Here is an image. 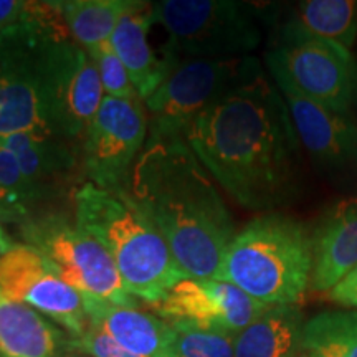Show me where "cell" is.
I'll return each mask as SVG.
<instances>
[{
    "label": "cell",
    "mask_w": 357,
    "mask_h": 357,
    "mask_svg": "<svg viewBox=\"0 0 357 357\" xmlns=\"http://www.w3.org/2000/svg\"><path fill=\"white\" fill-rule=\"evenodd\" d=\"M207 172L242 207L271 212L298 195L301 142L265 71L218 100L185 134Z\"/></svg>",
    "instance_id": "obj_1"
},
{
    "label": "cell",
    "mask_w": 357,
    "mask_h": 357,
    "mask_svg": "<svg viewBox=\"0 0 357 357\" xmlns=\"http://www.w3.org/2000/svg\"><path fill=\"white\" fill-rule=\"evenodd\" d=\"M102 100L95 61L58 2H30L29 17L0 33V139L33 129L78 139Z\"/></svg>",
    "instance_id": "obj_2"
},
{
    "label": "cell",
    "mask_w": 357,
    "mask_h": 357,
    "mask_svg": "<svg viewBox=\"0 0 357 357\" xmlns=\"http://www.w3.org/2000/svg\"><path fill=\"white\" fill-rule=\"evenodd\" d=\"M128 190L166 238L187 278H215L235 225L187 141L147 137Z\"/></svg>",
    "instance_id": "obj_3"
},
{
    "label": "cell",
    "mask_w": 357,
    "mask_h": 357,
    "mask_svg": "<svg viewBox=\"0 0 357 357\" xmlns=\"http://www.w3.org/2000/svg\"><path fill=\"white\" fill-rule=\"evenodd\" d=\"M75 223L91 235L118 268L132 298L159 305L187 276L166 238L128 189L84 182L75 190Z\"/></svg>",
    "instance_id": "obj_4"
},
{
    "label": "cell",
    "mask_w": 357,
    "mask_h": 357,
    "mask_svg": "<svg viewBox=\"0 0 357 357\" xmlns=\"http://www.w3.org/2000/svg\"><path fill=\"white\" fill-rule=\"evenodd\" d=\"M311 270V231L296 218L268 212L235 234L215 278L266 306H288L305 296Z\"/></svg>",
    "instance_id": "obj_5"
},
{
    "label": "cell",
    "mask_w": 357,
    "mask_h": 357,
    "mask_svg": "<svg viewBox=\"0 0 357 357\" xmlns=\"http://www.w3.org/2000/svg\"><path fill=\"white\" fill-rule=\"evenodd\" d=\"M154 24L169 35L167 65L184 58L250 56L263 40L260 7L236 0H160L153 6Z\"/></svg>",
    "instance_id": "obj_6"
},
{
    "label": "cell",
    "mask_w": 357,
    "mask_h": 357,
    "mask_svg": "<svg viewBox=\"0 0 357 357\" xmlns=\"http://www.w3.org/2000/svg\"><path fill=\"white\" fill-rule=\"evenodd\" d=\"M260 71L263 66L255 56L174 61L160 86L144 101L149 139H185L200 114Z\"/></svg>",
    "instance_id": "obj_7"
},
{
    "label": "cell",
    "mask_w": 357,
    "mask_h": 357,
    "mask_svg": "<svg viewBox=\"0 0 357 357\" xmlns=\"http://www.w3.org/2000/svg\"><path fill=\"white\" fill-rule=\"evenodd\" d=\"M24 243L37 248L84 298L118 306H137L124 288L106 250L86 231L58 212H35L19 225Z\"/></svg>",
    "instance_id": "obj_8"
},
{
    "label": "cell",
    "mask_w": 357,
    "mask_h": 357,
    "mask_svg": "<svg viewBox=\"0 0 357 357\" xmlns=\"http://www.w3.org/2000/svg\"><path fill=\"white\" fill-rule=\"evenodd\" d=\"M271 78L284 79L310 100L339 113H352L357 100L354 55L336 43L298 35H276L265 53Z\"/></svg>",
    "instance_id": "obj_9"
},
{
    "label": "cell",
    "mask_w": 357,
    "mask_h": 357,
    "mask_svg": "<svg viewBox=\"0 0 357 357\" xmlns=\"http://www.w3.org/2000/svg\"><path fill=\"white\" fill-rule=\"evenodd\" d=\"M0 294L33 307L61 326L71 339L82 337L89 328L83 294L71 287L42 252L26 243L2 248Z\"/></svg>",
    "instance_id": "obj_10"
},
{
    "label": "cell",
    "mask_w": 357,
    "mask_h": 357,
    "mask_svg": "<svg viewBox=\"0 0 357 357\" xmlns=\"http://www.w3.org/2000/svg\"><path fill=\"white\" fill-rule=\"evenodd\" d=\"M142 102L141 98L105 96L83 134L82 166L88 182L105 189H128L149 134Z\"/></svg>",
    "instance_id": "obj_11"
},
{
    "label": "cell",
    "mask_w": 357,
    "mask_h": 357,
    "mask_svg": "<svg viewBox=\"0 0 357 357\" xmlns=\"http://www.w3.org/2000/svg\"><path fill=\"white\" fill-rule=\"evenodd\" d=\"M268 307L235 284L217 278H185L159 305L158 316L167 324H189L236 336L255 323Z\"/></svg>",
    "instance_id": "obj_12"
},
{
    "label": "cell",
    "mask_w": 357,
    "mask_h": 357,
    "mask_svg": "<svg viewBox=\"0 0 357 357\" xmlns=\"http://www.w3.org/2000/svg\"><path fill=\"white\" fill-rule=\"evenodd\" d=\"M287 102L301 147L314 166L326 172L357 167V121L352 113L326 108L296 91L284 79L273 78Z\"/></svg>",
    "instance_id": "obj_13"
},
{
    "label": "cell",
    "mask_w": 357,
    "mask_h": 357,
    "mask_svg": "<svg viewBox=\"0 0 357 357\" xmlns=\"http://www.w3.org/2000/svg\"><path fill=\"white\" fill-rule=\"evenodd\" d=\"M310 288L326 293L357 266V194L331 205L311 231Z\"/></svg>",
    "instance_id": "obj_14"
},
{
    "label": "cell",
    "mask_w": 357,
    "mask_h": 357,
    "mask_svg": "<svg viewBox=\"0 0 357 357\" xmlns=\"http://www.w3.org/2000/svg\"><path fill=\"white\" fill-rule=\"evenodd\" d=\"M0 142L15 155L37 204L65 194L66 184L77 169V154L68 139L33 129L10 134Z\"/></svg>",
    "instance_id": "obj_15"
},
{
    "label": "cell",
    "mask_w": 357,
    "mask_h": 357,
    "mask_svg": "<svg viewBox=\"0 0 357 357\" xmlns=\"http://www.w3.org/2000/svg\"><path fill=\"white\" fill-rule=\"evenodd\" d=\"M84 307L89 324L98 326L137 357L171 354L172 328L158 314L137 310V306H118L95 298H84Z\"/></svg>",
    "instance_id": "obj_16"
},
{
    "label": "cell",
    "mask_w": 357,
    "mask_h": 357,
    "mask_svg": "<svg viewBox=\"0 0 357 357\" xmlns=\"http://www.w3.org/2000/svg\"><path fill=\"white\" fill-rule=\"evenodd\" d=\"M70 336L24 303L0 296V357H66Z\"/></svg>",
    "instance_id": "obj_17"
},
{
    "label": "cell",
    "mask_w": 357,
    "mask_h": 357,
    "mask_svg": "<svg viewBox=\"0 0 357 357\" xmlns=\"http://www.w3.org/2000/svg\"><path fill=\"white\" fill-rule=\"evenodd\" d=\"M151 6L153 2H142L129 12L116 26L109 40V47L126 66L142 101L153 95L167 75L166 60L155 55L149 43V30L154 25Z\"/></svg>",
    "instance_id": "obj_18"
},
{
    "label": "cell",
    "mask_w": 357,
    "mask_h": 357,
    "mask_svg": "<svg viewBox=\"0 0 357 357\" xmlns=\"http://www.w3.org/2000/svg\"><path fill=\"white\" fill-rule=\"evenodd\" d=\"M276 35L319 38L351 52L357 40V0H303L289 8Z\"/></svg>",
    "instance_id": "obj_19"
},
{
    "label": "cell",
    "mask_w": 357,
    "mask_h": 357,
    "mask_svg": "<svg viewBox=\"0 0 357 357\" xmlns=\"http://www.w3.org/2000/svg\"><path fill=\"white\" fill-rule=\"evenodd\" d=\"M305 319L298 305L270 306L234 337L235 357H298Z\"/></svg>",
    "instance_id": "obj_20"
},
{
    "label": "cell",
    "mask_w": 357,
    "mask_h": 357,
    "mask_svg": "<svg viewBox=\"0 0 357 357\" xmlns=\"http://www.w3.org/2000/svg\"><path fill=\"white\" fill-rule=\"evenodd\" d=\"M141 3V0H63L58 2V8L70 37L89 52L109 43L119 22Z\"/></svg>",
    "instance_id": "obj_21"
},
{
    "label": "cell",
    "mask_w": 357,
    "mask_h": 357,
    "mask_svg": "<svg viewBox=\"0 0 357 357\" xmlns=\"http://www.w3.org/2000/svg\"><path fill=\"white\" fill-rule=\"evenodd\" d=\"M301 351L310 357H357V311H323L303 328Z\"/></svg>",
    "instance_id": "obj_22"
},
{
    "label": "cell",
    "mask_w": 357,
    "mask_h": 357,
    "mask_svg": "<svg viewBox=\"0 0 357 357\" xmlns=\"http://www.w3.org/2000/svg\"><path fill=\"white\" fill-rule=\"evenodd\" d=\"M37 205L15 155L0 142V225L19 227L33 215Z\"/></svg>",
    "instance_id": "obj_23"
},
{
    "label": "cell",
    "mask_w": 357,
    "mask_h": 357,
    "mask_svg": "<svg viewBox=\"0 0 357 357\" xmlns=\"http://www.w3.org/2000/svg\"><path fill=\"white\" fill-rule=\"evenodd\" d=\"M172 328L171 352L177 357H235L234 336L189 324Z\"/></svg>",
    "instance_id": "obj_24"
},
{
    "label": "cell",
    "mask_w": 357,
    "mask_h": 357,
    "mask_svg": "<svg viewBox=\"0 0 357 357\" xmlns=\"http://www.w3.org/2000/svg\"><path fill=\"white\" fill-rule=\"evenodd\" d=\"M89 56L95 61L100 82L105 91V96L118 98V100H132L137 96L136 88L131 82L126 66L119 60L109 43L101 45V47L89 50Z\"/></svg>",
    "instance_id": "obj_25"
},
{
    "label": "cell",
    "mask_w": 357,
    "mask_h": 357,
    "mask_svg": "<svg viewBox=\"0 0 357 357\" xmlns=\"http://www.w3.org/2000/svg\"><path fill=\"white\" fill-rule=\"evenodd\" d=\"M70 354H83L88 357H137L93 324H89L82 337H70Z\"/></svg>",
    "instance_id": "obj_26"
},
{
    "label": "cell",
    "mask_w": 357,
    "mask_h": 357,
    "mask_svg": "<svg viewBox=\"0 0 357 357\" xmlns=\"http://www.w3.org/2000/svg\"><path fill=\"white\" fill-rule=\"evenodd\" d=\"M328 293L333 303L357 311V266L354 270H351L337 284H334Z\"/></svg>",
    "instance_id": "obj_27"
},
{
    "label": "cell",
    "mask_w": 357,
    "mask_h": 357,
    "mask_svg": "<svg viewBox=\"0 0 357 357\" xmlns=\"http://www.w3.org/2000/svg\"><path fill=\"white\" fill-rule=\"evenodd\" d=\"M30 2L24 0H0V33L20 24L29 17Z\"/></svg>",
    "instance_id": "obj_28"
},
{
    "label": "cell",
    "mask_w": 357,
    "mask_h": 357,
    "mask_svg": "<svg viewBox=\"0 0 357 357\" xmlns=\"http://www.w3.org/2000/svg\"><path fill=\"white\" fill-rule=\"evenodd\" d=\"M66 357H88V356H83V354H68Z\"/></svg>",
    "instance_id": "obj_29"
},
{
    "label": "cell",
    "mask_w": 357,
    "mask_h": 357,
    "mask_svg": "<svg viewBox=\"0 0 357 357\" xmlns=\"http://www.w3.org/2000/svg\"><path fill=\"white\" fill-rule=\"evenodd\" d=\"M166 357H177V356H176V354H172V352H171V354L166 356Z\"/></svg>",
    "instance_id": "obj_30"
},
{
    "label": "cell",
    "mask_w": 357,
    "mask_h": 357,
    "mask_svg": "<svg viewBox=\"0 0 357 357\" xmlns=\"http://www.w3.org/2000/svg\"><path fill=\"white\" fill-rule=\"evenodd\" d=\"M298 357H310V356H306V354H303V356H298Z\"/></svg>",
    "instance_id": "obj_31"
},
{
    "label": "cell",
    "mask_w": 357,
    "mask_h": 357,
    "mask_svg": "<svg viewBox=\"0 0 357 357\" xmlns=\"http://www.w3.org/2000/svg\"><path fill=\"white\" fill-rule=\"evenodd\" d=\"M0 296H2V294H0Z\"/></svg>",
    "instance_id": "obj_32"
}]
</instances>
